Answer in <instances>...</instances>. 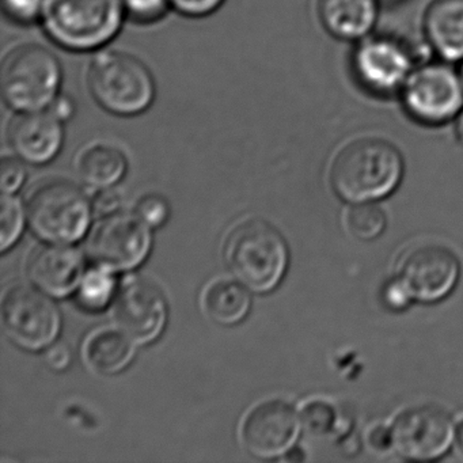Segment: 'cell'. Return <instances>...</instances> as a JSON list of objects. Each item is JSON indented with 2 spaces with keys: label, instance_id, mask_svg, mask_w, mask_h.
Segmentation results:
<instances>
[{
  "label": "cell",
  "instance_id": "obj_1",
  "mask_svg": "<svg viewBox=\"0 0 463 463\" xmlns=\"http://www.w3.org/2000/svg\"><path fill=\"white\" fill-rule=\"evenodd\" d=\"M405 173L402 154L392 143L364 137L349 143L333 161V191L349 204L375 203L394 194Z\"/></svg>",
  "mask_w": 463,
  "mask_h": 463
},
{
  "label": "cell",
  "instance_id": "obj_2",
  "mask_svg": "<svg viewBox=\"0 0 463 463\" xmlns=\"http://www.w3.org/2000/svg\"><path fill=\"white\" fill-rule=\"evenodd\" d=\"M126 17L120 0H45L40 24L58 47L83 53L104 50Z\"/></svg>",
  "mask_w": 463,
  "mask_h": 463
},
{
  "label": "cell",
  "instance_id": "obj_3",
  "mask_svg": "<svg viewBox=\"0 0 463 463\" xmlns=\"http://www.w3.org/2000/svg\"><path fill=\"white\" fill-rule=\"evenodd\" d=\"M224 260L241 283L264 294L283 280L288 267V248L281 232L269 222L246 219L227 235Z\"/></svg>",
  "mask_w": 463,
  "mask_h": 463
},
{
  "label": "cell",
  "instance_id": "obj_4",
  "mask_svg": "<svg viewBox=\"0 0 463 463\" xmlns=\"http://www.w3.org/2000/svg\"><path fill=\"white\" fill-rule=\"evenodd\" d=\"M88 85L97 104L118 118L143 115L156 101V83L151 70L120 51H99L89 67Z\"/></svg>",
  "mask_w": 463,
  "mask_h": 463
},
{
  "label": "cell",
  "instance_id": "obj_5",
  "mask_svg": "<svg viewBox=\"0 0 463 463\" xmlns=\"http://www.w3.org/2000/svg\"><path fill=\"white\" fill-rule=\"evenodd\" d=\"M2 96L10 109L36 112L51 107L61 93L63 67L55 53L39 44H24L2 63Z\"/></svg>",
  "mask_w": 463,
  "mask_h": 463
},
{
  "label": "cell",
  "instance_id": "obj_6",
  "mask_svg": "<svg viewBox=\"0 0 463 463\" xmlns=\"http://www.w3.org/2000/svg\"><path fill=\"white\" fill-rule=\"evenodd\" d=\"M406 115L425 127L455 121L463 110V80L449 61L420 63L400 93Z\"/></svg>",
  "mask_w": 463,
  "mask_h": 463
},
{
  "label": "cell",
  "instance_id": "obj_7",
  "mask_svg": "<svg viewBox=\"0 0 463 463\" xmlns=\"http://www.w3.org/2000/svg\"><path fill=\"white\" fill-rule=\"evenodd\" d=\"M26 210L33 232L50 242H75L90 224V202L85 191L69 180L47 181L37 186Z\"/></svg>",
  "mask_w": 463,
  "mask_h": 463
},
{
  "label": "cell",
  "instance_id": "obj_8",
  "mask_svg": "<svg viewBox=\"0 0 463 463\" xmlns=\"http://www.w3.org/2000/svg\"><path fill=\"white\" fill-rule=\"evenodd\" d=\"M413 48L390 34H370L357 42L351 56L354 80L371 96H397L419 66Z\"/></svg>",
  "mask_w": 463,
  "mask_h": 463
},
{
  "label": "cell",
  "instance_id": "obj_9",
  "mask_svg": "<svg viewBox=\"0 0 463 463\" xmlns=\"http://www.w3.org/2000/svg\"><path fill=\"white\" fill-rule=\"evenodd\" d=\"M148 224L137 213H104L88 241L91 260L102 269L128 270L145 261L151 249Z\"/></svg>",
  "mask_w": 463,
  "mask_h": 463
},
{
  "label": "cell",
  "instance_id": "obj_10",
  "mask_svg": "<svg viewBox=\"0 0 463 463\" xmlns=\"http://www.w3.org/2000/svg\"><path fill=\"white\" fill-rule=\"evenodd\" d=\"M392 451L403 459L427 462L444 457L455 440L454 420L439 406L401 411L392 424Z\"/></svg>",
  "mask_w": 463,
  "mask_h": 463
},
{
  "label": "cell",
  "instance_id": "obj_11",
  "mask_svg": "<svg viewBox=\"0 0 463 463\" xmlns=\"http://www.w3.org/2000/svg\"><path fill=\"white\" fill-rule=\"evenodd\" d=\"M2 321L9 337L31 351L52 345L61 324L55 303L26 286L7 289L2 300Z\"/></svg>",
  "mask_w": 463,
  "mask_h": 463
},
{
  "label": "cell",
  "instance_id": "obj_12",
  "mask_svg": "<svg viewBox=\"0 0 463 463\" xmlns=\"http://www.w3.org/2000/svg\"><path fill=\"white\" fill-rule=\"evenodd\" d=\"M302 425V419L291 403L268 400L246 414L241 439L251 455L270 459L287 454L294 447Z\"/></svg>",
  "mask_w": 463,
  "mask_h": 463
},
{
  "label": "cell",
  "instance_id": "obj_13",
  "mask_svg": "<svg viewBox=\"0 0 463 463\" xmlns=\"http://www.w3.org/2000/svg\"><path fill=\"white\" fill-rule=\"evenodd\" d=\"M398 276L405 281L414 302H440L457 287L460 262L454 251L443 246H421L406 257Z\"/></svg>",
  "mask_w": 463,
  "mask_h": 463
},
{
  "label": "cell",
  "instance_id": "obj_14",
  "mask_svg": "<svg viewBox=\"0 0 463 463\" xmlns=\"http://www.w3.org/2000/svg\"><path fill=\"white\" fill-rule=\"evenodd\" d=\"M116 322L137 344H147L159 337L167 319V303L154 284L131 280L116 297Z\"/></svg>",
  "mask_w": 463,
  "mask_h": 463
},
{
  "label": "cell",
  "instance_id": "obj_15",
  "mask_svg": "<svg viewBox=\"0 0 463 463\" xmlns=\"http://www.w3.org/2000/svg\"><path fill=\"white\" fill-rule=\"evenodd\" d=\"M15 156L26 164L45 165L61 154L64 145V123L50 110L18 112L7 129Z\"/></svg>",
  "mask_w": 463,
  "mask_h": 463
},
{
  "label": "cell",
  "instance_id": "obj_16",
  "mask_svg": "<svg viewBox=\"0 0 463 463\" xmlns=\"http://www.w3.org/2000/svg\"><path fill=\"white\" fill-rule=\"evenodd\" d=\"M28 275L37 288L52 297H66L82 283L85 260L71 246L43 245L32 254Z\"/></svg>",
  "mask_w": 463,
  "mask_h": 463
},
{
  "label": "cell",
  "instance_id": "obj_17",
  "mask_svg": "<svg viewBox=\"0 0 463 463\" xmlns=\"http://www.w3.org/2000/svg\"><path fill=\"white\" fill-rule=\"evenodd\" d=\"M379 10V0H318L322 26L341 42L357 43L373 34Z\"/></svg>",
  "mask_w": 463,
  "mask_h": 463
},
{
  "label": "cell",
  "instance_id": "obj_18",
  "mask_svg": "<svg viewBox=\"0 0 463 463\" xmlns=\"http://www.w3.org/2000/svg\"><path fill=\"white\" fill-rule=\"evenodd\" d=\"M425 40L440 61H463V0H433L424 14Z\"/></svg>",
  "mask_w": 463,
  "mask_h": 463
},
{
  "label": "cell",
  "instance_id": "obj_19",
  "mask_svg": "<svg viewBox=\"0 0 463 463\" xmlns=\"http://www.w3.org/2000/svg\"><path fill=\"white\" fill-rule=\"evenodd\" d=\"M135 341L123 330L102 329L89 337L85 359L101 375H115L128 367L135 357Z\"/></svg>",
  "mask_w": 463,
  "mask_h": 463
},
{
  "label": "cell",
  "instance_id": "obj_20",
  "mask_svg": "<svg viewBox=\"0 0 463 463\" xmlns=\"http://www.w3.org/2000/svg\"><path fill=\"white\" fill-rule=\"evenodd\" d=\"M203 310L211 321L223 326L240 324L250 310L248 291L237 281L221 279L205 288L202 299Z\"/></svg>",
  "mask_w": 463,
  "mask_h": 463
},
{
  "label": "cell",
  "instance_id": "obj_21",
  "mask_svg": "<svg viewBox=\"0 0 463 463\" xmlns=\"http://www.w3.org/2000/svg\"><path fill=\"white\" fill-rule=\"evenodd\" d=\"M128 162L118 148L109 145H94L86 148L78 162L83 183L93 188L107 189L126 175Z\"/></svg>",
  "mask_w": 463,
  "mask_h": 463
},
{
  "label": "cell",
  "instance_id": "obj_22",
  "mask_svg": "<svg viewBox=\"0 0 463 463\" xmlns=\"http://www.w3.org/2000/svg\"><path fill=\"white\" fill-rule=\"evenodd\" d=\"M116 280L110 270L99 269L91 270L83 278L80 286V306L89 311H99L107 307L108 303L112 299L115 292Z\"/></svg>",
  "mask_w": 463,
  "mask_h": 463
},
{
  "label": "cell",
  "instance_id": "obj_23",
  "mask_svg": "<svg viewBox=\"0 0 463 463\" xmlns=\"http://www.w3.org/2000/svg\"><path fill=\"white\" fill-rule=\"evenodd\" d=\"M386 226V215L375 203L354 204L348 215L349 230L362 241L376 240L383 234Z\"/></svg>",
  "mask_w": 463,
  "mask_h": 463
},
{
  "label": "cell",
  "instance_id": "obj_24",
  "mask_svg": "<svg viewBox=\"0 0 463 463\" xmlns=\"http://www.w3.org/2000/svg\"><path fill=\"white\" fill-rule=\"evenodd\" d=\"M24 229V213L18 200L12 194L2 197V230H0V249L7 250L12 248Z\"/></svg>",
  "mask_w": 463,
  "mask_h": 463
},
{
  "label": "cell",
  "instance_id": "obj_25",
  "mask_svg": "<svg viewBox=\"0 0 463 463\" xmlns=\"http://www.w3.org/2000/svg\"><path fill=\"white\" fill-rule=\"evenodd\" d=\"M302 424L314 435H325L335 428L337 411L325 401H311L302 409Z\"/></svg>",
  "mask_w": 463,
  "mask_h": 463
},
{
  "label": "cell",
  "instance_id": "obj_26",
  "mask_svg": "<svg viewBox=\"0 0 463 463\" xmlns=\"http://www.w3.org/2000/svg\"><path fill=\"white\" fill-rule=\"evenodd\" d=\"M128 18L137 24H154L169 12L170 0H120Z\"/></svg>",
  "mask_w": 463,
  "mask_h": 463
},
{
  "label": "cell",
  "instance_id": "obj_27",
  "mask_svg": "<svg viewBox=\"0 0 463 463\" xmlns=\"http://www.w3.org/2000/svg\"><path fill=\"white\" fill-rule=\"evenodd\" d=\"M4 12L17 25L40 23L45 0H2Z\"/></svg>",
  "mask_w": 463,
  "mask_h": 463
},
{
  "label": "cell",
  "instance_id": "obj_28",
  "mask_svg": "<svg viewBox=\"0 0 463 463\" xmlns=\"http://www.w3.org/2000/svg\"><path fill=\"white\" fill-rule=\"evenodd\" d=\"M381 297L383 305L395 313L405 310L411 305V302H414L408 286L400 276H395L384 283Z\"/></svg>",
  "mask_w": 463,
  "mask_h": 463
},
{
  "label": "cell",
  "instance_id": "obj_29",
  "mask_svg": "<svg viewBox=\"0 0 463 463\" xmlns=\"http://www.w3.org/2000/svg\"><path fill=\"white\" fill-rule=\"evenodd\" d=\"M0 178H2V192L13 194L25 183L26 170L23 159L15 156H5L0 165Z\"/></svg>",
  "mask_w": 463,
  "mask_h": 463
},
{
  "label": "cell",
  "instance_id": "obj_30",
  "mask_svg": "<svg viewBox=\"0 0 463 463\" xmlns=\"http://www.w3.org/2000/svg\"><path fill=\"white\" fill-rule=\"evenodd\" d=\"M137 213L150 227H158L169 218V205L162 197L148 194L137 204Z\"/></svg>",
  "mask_w": 463,
  "mask_h": 463
},
{
  "label": "cell",
  "instance_id": "obj_31",
  "mask_svg": "<svg viewBox=\"0 0 463 463\" xmlns=\"http://www.w3.org/2000/svg\"><path fill=\"white\" fill-rule=\"evenodd\" d=\"M226 0H170L172 9L188 18H204L223 6Z\"/></svg>",
  "mask_w": 463,
  "mask_h": 463
},
{
  "label": "cell",
  "instance_id": "obj_32",
  "mask_svg": "<svg viewBox=\"0 0 463 463\" xmlns=\"http://www.w3.org/2000/svg\"><path fill=\"white\" fill-rule=\"evenodd\" d=\"M367 444L375 454H384L392 449V428L376 425L367 435Z\"/></svg>",
  "mask_w": 463,
  "mask_h": 463
},
{
  "label": "cell",
  "instance_id": "obj_33",
  "mask_svg": "<svg viewBox=\"0 0 463 463\" xmlns=\"http://www.w3.org/2000/svg\"><path fill=\"white\" fill-rule=\"evenodd\" d=\"M45 362L53 370H64L71 362V351L64 344H52L45 352Z\"/></svg>",
  "mask_w": 463,
  "mask_h": 463
},
{
  "label": "cell",
  "instance_id": "obj_34",
  "mask_svg": "<svg viewBox=\"0 0 463 463\" xmlns=\"http://www.w3.org/2000/svg\"><path fill=\"white\" fill-rule=\"evenodd\" d=\"M52 115H55L61 123L67 124L77 112V105H75L74 99L67 94L61 93L56 97L55 101L51 104L48 108Z\"/></svg>",
  "mask_w": 463,
  "mask_h": 463
},
{
  "label": "cell",
  "instance_id": "obj_35",
  "mask_svg": "<svg viewBox=\"0 0 463 463\" xmlns=\"http://www.w3.org/2000/svg\"><path fill=\"white\" fill-rule=\"evenodd\" d=\"M118 203H120V196L115 191H109L107 188L97 196L96 208L104 215V213L118 210Z\"/></svg>",
  "mask_w": 463,
  "mask_h": 463
},
{
  "label": "cell",
  "instance_id": "obj_36",
  "mask_svg": "<svg viewBox=\"0 0 463 463\" xmlns=\"http://www.w3.org/2000/svg\"><path fill=\"white\" fill-rule=\"evenodd\" d=\"M455 447H457L458 454L463 458V420L457 425L455 430Z\"/></svg>",
  "mask_w": 463,
  "mask_h": 463
},
{
  "label": "cell",
  "instance_id": "obj_37",
  "mask_svg": "<svg viewBox=\"0 0 463 463\" xmlns=\"http://www.w3.org/2000/svg\"><path fill=\"white\" fill-rule=\"evenodd\" d=\"M455 134H457L460 145L463 146V110L459 113V116L455 118Z\"/></svg>",
  "mask_w": 463,
  "mask_h": 463
},
{
  "label": "cell",
  "instance_id": "obj_38",
  "mask_svg": "<svg viewBox=\"0 0 463 463\" xmlns=\"http://www.w3.org/2000/svg\"><path fill=\"white\" fill-rule=\"evenodd\" d=\"M287 460H303L305 457H303L302 451L299 449H291L288 452H287Z\"/></svg>",
  "mask_w": 463,
  "mask_h": 463
},
{
  "label": "cell",
  "instance_id": "obj_39",
  "mask_svg": "<svg viewBox=\"0 0 463 463\" xmlns=\"http://www.w3.org/2000/svg\"><path fill=\"white\" fill-rule=\"evenodd\" d=\"M460 75H462V80H463V61H462V67H460Z\"/></svg>",
  "mask_w": 463,
  "mask_h": 463
}]
</instances>
